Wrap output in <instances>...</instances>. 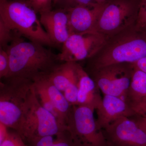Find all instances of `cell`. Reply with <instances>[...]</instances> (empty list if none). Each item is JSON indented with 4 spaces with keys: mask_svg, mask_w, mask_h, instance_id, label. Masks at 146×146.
<instances>
[{
    "mask_svg": "<svg viewBox=\"0 0 146 146\" xmlns=\"http://www.w3.org/2000/svg\"><path fill=\"white\" fill-rule=\"evenodd\" d=\"M146 57V30L131 26L106 38L98 52L87 60V72L112 64L134 63Z\"/></svg>",
    "mask_w": 146,
    "mask_h": 146,
    "instance_id": "1",
    "label": "cell"
},
{
    "mask_svg": "<svg viewBox=\"0 0 146 146\" xmlns=\"http://www.w3.org/2000/svg\"><path fill=\"white\" fill-rule=\"evenodd\" d=\"M37 42L18 37L5 49L10 60L8 77L33 80L50 72L62 62L50 49Z\"/></svg>",
    "mask_w": 146,
    "mask_h": 146,
    "instance_id": "2",
    "label": "cell"
},
{
    "mask_svg": "<svg viewBox=\"0 0 146 146\" xmlns=\"http://www.w3.org/2000/svg\"><path fill=\"white\" fill-rule=\"evenodd\" d=\"M36 14L26 1L0 0V22L29 41L54 46Z\"/></svg>",
    "mask_w": 146,
    "mask_h": 146,
    "instance_id": "3",
    "label": "cell"
},
{
    "mask_svg": "<svg viewBox=\"0 0 146 146\" xmlns=\"http://www.w3.org/2000/svg\"><path fill=\"white\" fill-rule=\"evenodd\" d=\"M33 81L8 77L0 82V122L17 131L26 110Z\"/></svg>",
    "mask_w": 146,
    "mask_h": 146,
    "instance_id": "4",
    "label": "cell"
},
{
    "mask_svg": "<svg viewBox=\"0 0 146 146\" xmlns=\"http://www.w3.org/2000/svg\"><path fill=\"white\" fill-rule=\"evenodd\" d=\"M67 129L53 115L44 108L35 94L33 84L25 112L17 132L27 143L38 137L56 136Z\"/></svg>",
    "mask_w": 146,
    "mask_h": 146,
    "instance_id": "5",
    "label": "cell"
},
{
    "mask_svg": "<svg viewBox=\"0 0 146 146\" xmlns=\"http://www.w3.org/2000/svg\"><path fill=\"white\" fill-rule=\"evenodd\" d=\"M141 2L108 0L98 19L96 31L108 38L136 25Z\"/></svg>",
    "mask_w": 146,
    "mask_h": 146,
    "instance_id": "6",
    "label": "cell"
},
{
    "mask_svg": "<svg viewBox=\"0 0 146 146\" xmlns=\"http://www.w3.org/2000/svg\"><path fill=\"white\" fill-rule=\"evenodd\" d=\"M94 111L88 106H72L67 129L77 146H110L102 129L98 127Z\"/></svg>",
    "mask_w": 146,
    "mask_h": 146,
    "instance_id": "7",
    "label": "cell"
},
{
    "mask_svg": "<svg viewBox=\"0 0 146 146\" xmlns=\"http://www.w3.org/2000/svg\"><path fill=\"white\" fill-rule=\"evenodd\" d=\"M134 68V63H118L87 73L104 95L119 97L126 102Z\"/></svg>",
    "mask_w": 146,
    "mask_h": 146,
    "instance_id": "8",
    "label": "cell"
},
{
    "mask_svg": "<svg viewBox=\"0 0 146 146\" xmlns=\"http://www.w3.org/2000/svg\"><path fill=\"white\" fill-rule=\"evenodd\" d=\"M106 37L97 32L72 33L62 44L58 55L62 62H78L88 60L104 44Z\"/></svg>",
    "mask_w": 146,
    "mask_h": 146,
    "instance_id": "9",
    "label": "cell"
},
{
    "mask_svg": "<svg viewBox=\"0 0 146 146\" xmlns=\"http://www.w3.org/2000/svg\"><path fill=\"white\" fill-rule=\"evenodd\" d=\"M102 130L110 146H146V132L130 118H119Z\"/></svg>",
    "mask_w": 146,
    "mask_h": 146,
    "instance_id": "10",
    "label": "cell"
},
{
    "mask_svg": "<svg viewBox=\"0 0 146 146\" xmlns=\"http://www.w3.org/2000/svg\"><path fill=\"white\" fill-rule=\"evenodd\" d=\"M104 3H92L65 10L68 14L71 34L96 32L97 21Z\"/></svg>",
    "mask_w": 146,
    "mask_h": 146,
    "instance_id": "11",
    "label": "cell"
},
{
    "mask_svg": "<svg viewBox=\"0 0 146 146\" xmlns=\"http://www.w3.org/2000/svg\"><path fill=\"white\" fill-rule=\"evenodd\" d=\"M39 14L42 26L54 44H63L71 34L67 11L56 9Z\"/></svg>",
    "mask_w": 146,
    "mask_h": 146,
    "instance_id": "12",
    "label": "cell"
},
{
    "mask_svg": "<svg viewBox=\"0 0 146 146\" xmlns=\"http://www.w3.org/2000/svg\"><path fill=\"white\" fill-rule=\"evenodd\" d=\"M96 110L97 125L101 129L121 117H131L135 115L127 102L119 97L110 95H104L101 103Z\"/></svg>",
    "mask_w": 146,
    "mask_h": 146,
    "instance_id": "13",
    "label": "cell"
},
{
    "mask_svg": "<svg viewBox=\"0 0 146 146\" xmlns=\"http://www.w3.org/2000/svg\"><path fill=\"white\" fill-rule=\"evenodd\" d=\"M78 91L77 105L88 106L96 110L101 103L102 98L95 82L79 63L77 65Z\"/></svg>",
    "mask_w": 146,
    "mask_h": 146,
    "instance_id": "14",
    "label": "cell"
},
{
    "mask_svg": "<svg viewBox=\"0 0 146 146\" xmlns=\"http://www.w3.org/2000/svg\"><path fill=\"white\" fill-rule=\"evenodd\" d=\"M78 63L62 62L46 75L63 94L66 89L78 90Z\"/></svg>",
    "mask_w": 146,
    "mask_h": 146,
    "instance_id": "15",
    "label": "cell"
},
{
    "mask_svg": "<svg viewBox=\"0 0 146 146\" xmlns=\"http://www.w3.org/2000/svg\"><path fill=\"white\" fill-rule=\"evenodd\" d=\"M33 81L46 93L67 126V120L72 106L66 99L63 93L50 81L46 75L36 78Z\"/></svg>",
    "mask_w": 146,
    "mask_h": 146,
    "instance_id": "16",
    "label": "cell"
},
{
    "mask_svg": "<svg viewBox=\"0 0 146 146\" xmlns=\"http://www.w3.org/2000/svg\"><path fill=\"white\" fill-rule=\"evenodd\" d=\"M145 98H146V73L134 66L126 102L129 103Z\"/></svg>",
    "mask_w": 146,
    "mask_h": 146,
    "instance_id": "17",
    "label": "cell"
},
{
    "mask_svg": "<svg viewBox=\"0 0 146 146\" xmlns=\"http://www.w3.org/2000/svg\"><path fill=\"white\" fill-rule=\"evenodd\" d=\"M33 88L38 100L42 106L51 113L56 118L59 123L63 126L67 127L63 119L59 115L55 107L48 97L46 93L40 86L33 81Z\"/></svg>",
    "mask_w": 146,
    "mask_h": 146,
    "instance_id": "18",
    "label": "cell"
},
{
    "mask_svg": "<svg viewBox=\"0 0 146 146\" xmlns=\"http://www.w3.org/2000/svg\"><path fill=\"white\" fill-rule=\"evenodd\" d=\"M95 2V0H57L54 5L56 9L67 10L79 6L86 5Z\"/></svg>",
    "mask_w": 146,
    "mask_h": 146,
    "instance_id": "19",
    "label": "cell"
},
{
    "mask_svg": "<svg viewBox=\"0 0 146 146\" xmlns=\"http://www.w3.org/2000/svg\"><path fill=\"white\" fill-rule=\"evenodd\" d=\"M10 72V60L7 51L0 48V78L7 77Z\"/></svg>",
    "mask_w": 146,
    "mask_h": 146,
    "instance_id": "20",
    "label": "cell"
},
{
    "mask_svg": "<svg viewBox=\"0 0 146 146\" xmlns=\"http://www.w3.org/2000/svg\"><path fill=\"white\" fill-rule=\"evenodd\" d=\"M53 0H26L29 5L37 13L52 10Z\"/></svg>",
    "mask_w": 146,
    "mask_h": 146,
    "instance_id": "21",
    "label": "cell"
},
{
    "mask_svg": "<svg viewBox=\"0 0 146 146\" xmlns=\"http://www.w3.org/2000/svg\"><path fill=\"white\" fill-rule=\"evenodd\" d=\"M0 146H27L21 136L16 131L13 130L9 131L8 135Z\"/></svg>",
    "mask_w": 146,
    "mask_h": 146,
    "instance_id": "22",
    "label": "cell"
},
{
    "mask_svg": "<svg viewBox=\"0 0 146 146\" xmlns=\"http://www.w3.org/2000/svg\"><path fill=\"white\" fill-rule=\"evenodd\" d=\"M56 136L53 146H77L67 129Z\"/></svg>",
    "mask_w": 146,
    "mask_h": 146,
    "instance_id": "23",
    "label": "cell"
},
{
    "mask_svg": "<svg viewBox=\"0 0 146 146\" xmlns=\"http://www.w3.org/2000/svg\"><path fill=\"white\" fill-rule=\"evenodd\" d=\"M135 26L140 29H146V0H141Z\"/></svg>",
    "mask_w": 146,
    "mask_h": 146,
    "instance_id": "24",
    "label": "cell"
},
{
    "mask_svg": "<svg viewBox=\"0 0 146 146\" xmlns=\"http://www.w3.org/2000/svg\"><path fill=\"white\" fill-rule=\"evenodd\" d=\"M54 139L53 136H42L34 138L26 144L27 146H53Z\"/></svg>",
    "mask_w": 146,
    "mask_h": 146,
    "instance_id": "25",
    "label": "cell"
},
{
    "mask_svg": "<svg viewBox=\"0 0 146 146\" xmlns=\"http://www.w3.org/2000/svg\"><path fill=\"white\" fill-rule=\"evenodd\" d=\"M135 115L146 118V98L129 103Z\"/></svg>",
    "mask_w": 146,
    "mask_h": 146,
    "instance_id": "26",
    "label": "cell"
},
{
    "mask_svg": "<svg viewBox=\"0 0 146 146\" xmlns=\"http://www.w3.org/2000/svg\"><path fill=\"white\" fill-rule=\"evenodd\" d=\"M131 119L133 120L139 126L143 129L146 132V118L138 115H134L131 117Z\"/></svg>",
    "mask_w": 146,
    "mask_h": 146,
    "instance_id": "27",
    "label": "cell"
},
{
    "mask_svg": "<svg viewBox=\"0 0 146 146\" xmlns=\"http://www.w3.org/2000/svg\"><path fill=\"white\" fill-rule=\"evenodd\" d=\"M8 129L6 126L0 122V143L5 140L8 135Z\"/></svg>",
    "mask_w": 146,
    "mask_h": 146,
    "instance_id": "28",
    "label": "cell"
},
{
    "mask_svg": "<svg viewBox=\"0 0 146 146\" xmlns=\"http://www.w3.org/2000/svg\"><path fill=\"white\" fill-rule=\"evenodd\" d=\"M136 68L146 73V57L134 63Z\"/></svg>",
    "mask_w": 146,
    "mask_h": 146,
    "instance_id": "29",
    "label": "cell"
},
{
    "mask_svg": "<svg viewBox=\"0 0 146 146\" xmlns=\"http://www.w3.org/2000/svg\"><path fill=\"white\" fill-rule=\"evenodd\" d=\"M108 0H95V2L99 4H103L106 2Z\"/></svg>",
    "mask_w": 146,
    "mask_h": 146,
    "instance_id": "30",
    "label": "cell"
},
{
    "mask_svg": "<svg viewBox=\"0 0 146 146\" xmlns=\"http://www.w3.org/2000/svg\"><path fill=\"white\" fill-rule=\"evenodd\" d=\"M57 1V0H53V5H54L56 3Z\"/></svg>",
    "mask_w": 146,
    "mask_h": 146,
    "instance_id": "31",
    "label": "cell"
},
{
    "mask_svg": "<svg viewBox=\"0 0 146 146\" xmlns=\"http://www.w3.org/2000/svg\"><path fill=\"white\" fill-rule=\"evenodd\" d=\"M17 1H26V0H17Z\"/></svg>",
    "mask_w": 146,
    "mask_h": 146,
    "instance_id": "32",
    "label": "cell"
},
{
    "mask_svg": "<svg viewBox=\"0 0 146 146\" xmlns=\"http://www.w3.org/2000/svg\"><path fill=\"white\" fill-rule=\"evenodd\" d=\"M145 30H146V29H145Z\"/></svg>",
    "mask_w": 146,
    "mask_h": 146,
    "instance_id": "33",
    "label": "cell"
}]
</instances>
